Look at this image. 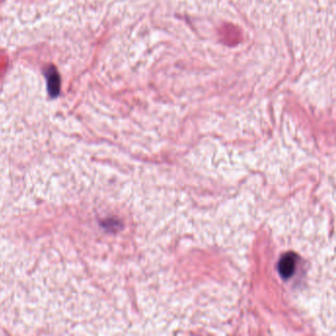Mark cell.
Wrapping results in <instances>:
<instances>
[{"label": "cell", "instance_id": "7a4b0ae2", "mask_svg": "<svg viewBox=\"0 0 336 336\" xmlns=\"http://www.w3.org/2000/svg\"><path fill=\"white\" fill-rule=\"evenodd\" d=\"M45 77L47 83V92L51 98L58 96L60 92V77L53 66L47 67L45 70Z\"/></svg>", "mask_w": 336, "mask_h": 336}, {"label": "cell", "instance_id": "6da1fadb", "mask_svg": "<svg viewBox=\"0 0 336 336\" xmlns=\"http://www.w3.org/2000/svg\"><path fill=\"white\" fill-rule=\"evenodd\" d=\"M296 263L297 257L294 253H287L283 255L278 264V270L280 275L285 279L290 278L296 270Z\"/></svg>", "mask_w": 336, "mask_h": 336}]
</instances>
